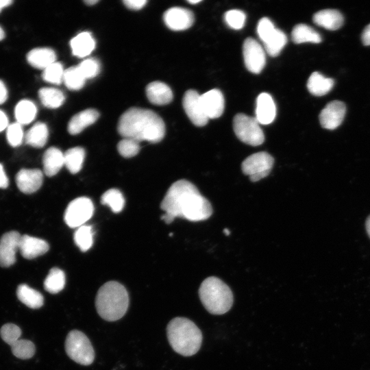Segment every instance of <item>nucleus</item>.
<instances>
[{
  "label": "nucleus",
  "instance_id": "obj_1",
  "mask_svg": "<svg viewBox=\"0 0 370 370\" xmlns=\"http://www.w3.org/2000/svg\"><path fill=\"white\" fill-rule=\"evenodd\" d=\"M160 206L165 212L162 219L168 224L177 217L190 221H204L212 213L209 201L186 180H177L170 186Z\"/></svg>",
  "mask_w": 370,
  "mask_h": 370
},
{
  "label": "nucleus",
  "instance_id": "obj_2",
  "mask_svg": "<svg viewBox=\"0 0 370 370\" xmlns=\"http://www.w3.org/2000/svg\"><path fill=\"white\" fill-rule=\"evenodd\" d=\"M118 132L124 138L155 143L164 138L165 125L161 117L154 112L131 108L120 117Z\"/></svg>",
  "mask_w": 370,
  "mask_h": 370
},
{
  "label": "nucleus",
  "instance_id": "obj_3",
  "mask_svg": "<svg viewBox=\"0 0 370 370\" xmlns=\"http://www.w3.org/2000/svg\"><path fill=\"white\" fill-rule=\"evenodd\" d=\"M129 306L126 288L118 282L110 281L99 289L95 306L99 316L108 321H114L124 316Z\"/></svg>",
  "mask_w": 370,
  "mask_h": 370
},
{
  "label": "nucleus",
  "instance_id": "obj_4",
  "mask_svg": "<svg viewBox=\"0 0 370 370\" xmlns=\"http://www.w3.org/2000/svg\"><path fill=\"white\" fill-rule=\"evenodd\" d=\"M166 333L171 347L182 356H193L201 347V332L192 321L187 318L173 319L167 325Z\"/></svg>",
  "mask_w": 370,
  "mask_h": 370
},
{
  "label": "nucleus",
  "instance_id": "obj_5",
  "mask_svg": "<svg viewBox=\"0 0 370 370\" xmlns=\"http://www.w3.org/2000/svg\"><path fill=\"white\" fill-rule=\"evenodd\" d=\"M199 295L206 309L213 314L227 312L233 304L231 289L217 277L205 279L199 287Z\"/></svg>",
  "mask_w": 370,
  "mask_h": 370
},
{
  "label": "nucleus",
  "instance_id": "obj_6",
  "mask_svg": "<svg viewBox=\"0 0 370 370\" xmlns=\"http://www.w3.org/2000/svg\"><path fill=\"white\" fill-rule=\"evenodd\" d=\"M65 350L69 357L82 365L92 364L94 349L88 338L81 331H71L65 341Z\"/></svg>",
  "mask_w": 370,
  "mask_h": 370
},
{
  "label": "nucleus",
  "instance_id": "obj_7",
  "mask_svg": "<svg viewBox=\"0 0 370 370\" xmlns=\"http://www.w3.org/2000/svg\"><path fill=\"white\" fill-rule=\"evenodd\" d=\"M233 128L237 138L247 145L258 146L264 140V133L256 117L237 114L234 118Z\"/></svg>",
  "mask_w": 370,
  "mask_h": 370
},
{
  "label": "nucleus",
  "instance_id": "obj_8",
  "mask_svg": "<svg viewBox=\"0 0 370 370\" xmlns=\"http://www.w3.org/2000/svg\"><path fill=\"white\" fill-rule=\"evenodd\" d=\"M273 158L265 151L253 153L242 162L244 174L249 175L251 182H257L267 177L273 166Z\"/></svg>",
  "mask_w": 370,
  "mask_h": 370
},
{
  "label": "nucleus",
  "instance_id": "obj_9",
  "mask_svg": "<svg viewBox=\"0 0 370 370\" xmlns=\"http://www.w3.org/2000/svg\"><path fill=\"white\" fill-rule=\"evenodd\" d=\"M94 206L92 201L84 197L73 200L68 205L65 213L64 221L70 227H79L92 216Z\"/></svg>",
  "mask_w": 370,
  "mask_h": 370
},
{
  "label": "nucleus",
  "instance_id": "obj_10",
  "mask_svg": "<svg viewBox=\"0 0 370 370\" xmlns=\"http://www.w3.org/2000/svg\"><path fill=\"white\" fill-rule=\"evenodd\" d=\"M244 62L248 71L259 73L266 62L265 51L262 46L253 38H247L243 47Z\"/></svg>",
  "mask_w": 370,
  "mask_h": 370
},
{
  "label": "nucleus",
  "instance_id": "obj_11",
  "mask_svg": "<svg viewBox=\"0 0 370 370\" xmlns=\"http://www.w3.org/2000/svg\"><path fill=\"white\" fill-rule=\"evenodd\" d=\"M182 103L186 114L194 125L204 126L207 124L209 119L204 110L201 95L196 90H187Z\"/></svg>",
  "mask_w": 370,
  "mask_h": 370
},
{
  "label": "nucleus",
  "instance_id": "obj_12",
  "mask_svg": "<svg viewBox=\"0 0 370 370\" xmlns=\"http://www.w3.org/2000/svg\"><path fill=\"white\" fill-rule=\"evenodd\" d=\"M21 236L16 231L4 234L0 239V266L8 267L16 261Z\"/></svg>",
  "mask_w": 370,
  "mask_h": 370
},
{
  "label": "nucleus",
  "instance_id": "obj_13",
  "mask_svg": "<svg viewBox=\"0 0 370 370\" xmlns=\"http://www.w3.org/2000/svg\"><path fill=\"white\" fill-rule=\"evenodd\" d=\"M346 112V106L341 101H332L328 103L319 114L321 125L328 130H334L343 121Z\"/></svg>",
  "mask_w": 370,
  "mask_h": 370
},
{
  "label": "nucleus",
  "instance_id": "obj_14",
  "mask_svg": "<svg viewBox=\"0 0 370 370\" xmlns=\"http://www.w3.org/2000/svg\"><path fill=\"white\" fill-rule=\"evenodd\" d=\"M163 20L169 29L181 31L191 27L194 23V15L188 9L174 7L164 12Z\"/></svg>",
  "mask_w": 370,
  "mask_h": 370
},
{
  "label": "nucleus",
  "instance_id": "obj_15",
  "mask_svg": "<svg viewBox=\"0 0 370 370\" xmlns=\"http://www.w3.org/2000/svg\"><path fill=\"white\" fill-rule=\"evenodd\" d=\"M42 180V173L38 169H23L16 175V183L18 189L26 194L37 191L40 188Z\"/></svg>",
  "mask_w": 370,
  "mask_h": 370
},
{
  "label": "nucleus",
  "instance_id": "obj_16",
  "mask_svg": "<svg viewBox=\"0 0 370 370\" xmlns=\"http://www.w3.org/2000/svg\"><path fill=\"white\" fill-rule=\"evenodd\" d=\"M204 110L208 119H216L221 116L225 102L222 92L218 89H212L201 95Z\"/></svg>",
  "mask_w": 370,
  "mask_h": 370
},
{
  "label": "nucleus",
  "instance_id": "obj_17",
  "mask_svg": "<svg viewBox=\"0 0 370 370\" xmlns=\"http://www.w3.org/2000/svg\"><path fill=\"white\" fill-rule=\"evenodd\" d=\"M276 115V107L271 96L267 93L260 94L256 100V119L260 124L271 123Z\"/></svg>",
  "mask_w": 370,
  "mask_h": 370
},
{
  "label": "nucleus",
  "instance_id": "obj_18",
  "mask_svg": "<svg viewBox=\"0 0 370 370\" xmlns=\"http://www.w3.org/2000/svg\"><path fill=\"white\" fill-rule=\"evenodd\" d=\"M48 243L40 238L28 235L21 236L19 250L21 255L27 259H32L43 255L49 250Z\"/></svg>",
  "mask_w": 370,
  "mask_h": 370
},
{
  "label": "nucleus",
  "instance_id": "obj_19",
  "mask_svg": "<svg viewBox=\"0 0 370 370\" xmlns=\"http://www.w3.org/2000/svg\"><path fill=\"white\" fill-rule=\"evenodd\" d=\"M26 60L32 66L44 70L50 64L56 62V56L54 51L51 48L36 47L27 53Z\"/></svg>",
  "mask_w": 370,
  "mask_h": 370
},
{
  "label": "nucleus",
  "instance_id": "obj_20",
  "mask_svg": "<svg viewBox=\"0 0 370 370\" xmlns=\"http://www.w3.org/2000/svg\"><path fill=\"white\" fill-rule=\"evenodd\" d=\"M146 95L155 105H165L173 99V92L168 85L162 82H153L146 88Z\"/></svg>",
  "mask_w": 370,
  "mask_h": 370
},
{
  "label": "nucleus",
  "instance_id": "obj_21",
  "mask_svg": "<svg viewBox=\"0 0 370 370\" xmlns=\"http://www.w3.org/2000/svg\"><path fill=\"white\" fill-rule=\"evenodd\" d=\"M312 19L315 24L329 30H336L343 23V16L341 13L332 9L322 10L316 12Z\"/></svg>",
  "mask_w": 370,
  "mask_h": 370
},
{
  "label": "nucleus",
  "instance_id": "obj_22",
  "mask_svg": "<svg viewBox=\"0 0 370 370\" xmlns=\"http://www.w3.org/2000/svg\"><path fill=\"white\" fill-rule=\"evenodd\" d=\"M99 116V112L95 109H86L76 114L68 124V132L73 135L80 133L84 128L94 123Z\"/></svg>",
  "mask_w": 370,
  "mask_h": 370
},
{
  "label": "nucleus",
  "instance_id": "obj_23",
  "mask_svg": "<svg viewBox=\"0 0 370 370\" xmlns=\"http://www.w3.org/2000/svg\"><path fill=\"white\" fill-rule=\"evenodd\" d=\"M42 162L45 173L49 177L53 176L64 165V153L58 148L49 147L44 153Z\"/></svg>",
  "mask_w": 370,
  "mask_h": 370
},
{
  "label": "nucleus",
  "instance_id": "obj_24",
  "mask_svg": "<svg viewBox=\"0 0 370 370\" xmlns=\"http://www.w3.org/2000/svg\"><path fill=\"white\" fill-rule=\"evenodd\" d=\"M72 53L78 58L88 56L95 47V40L92 34L83 32L77 34L71 40Z\"/></svg>",
  "mask_w": 370,
  "mask_h": 370
},
{
  "label": "nucleus",
  "instance_id": "obj_25",
  "mask_svg": "<svg viewBox=\"0 0 370 370\" xmlns=\"http://www.w3.org/2000/svg\"><path fill=\"white\" fill-rule=\"evenodd\" d=\"M36 114V106L29 99H21L15 106L14 116L16 122L22 126L31 123L35 119Z\"/></svg>",
  "mask_w": 370,
  "mask_h": 370
},
{
  "label": "nucleus",
  "instance_id": "obj_26",
  "mask_svg": "<svg viewBox=\"0 0 370 370\" xmlns=\"http://www.w3.org/2000/svg\"><path fill=\"white\" fill-rule=\"evenodd\" d=\"M334 80L325 77L319 72L312 73L307 82V88L309 92L315 96H323L329 92L333 86Z\"/></svg>",
  "mask_w": 370,
  "mask_h": 370
},
{
  "label": "nucleus",
  "instance_id": "obj_27",
  "mask_svg": "<svg viewBox=\"0 0 370 370\" xmlns=\"http://www.w3.org/2000/svg\"><path fill=\"white\" fill-rule=\"evenodd\" d=\"M49 130L42 122L34 124L25 135L26 144L36 148L44 147L47 141Z\"/></svg>",
  "mask_w": 370,
  "mask_h": 370
},
{
  "label": "nucleus",
  "instance_id": "obj_28",
  "mask_svg": "<svg viewBox=\"0 0 370 370\" xmlns=\"http://www.w3.org/2000/svg\"><path fill=\"white\" fill-rule=\"evenodd\" d=\"M18 299L30 308H40L44 303L42 295L27 284H20L16 290Z\"/></svg>",
  "mask_w": 370,
  "mask_h": 370
},
{
  "label": "nucleus",
  "instance_id": "obj_29",
  "mask_svg": "<svg viewBox=\"0 0 370 370\" xmlns=\"http://www.w3.org/2000/svg\"><path fill=\"white\" fill-rule=\"evenodd\" d=\"M292 40L296 44L304 42L319 43L321 36L311 27L306 24L295 25L291 33Z\"/></svg>",
  "mask_w": 370,
  "mask_h": 370
},
{
  "label": "nucleus",
  "instance_id": "obj_30",
  "mask_svg": "<svg viewBox=\"0 0 370 370\" xmlns=\"http://www.w3.org/2000/svg\"><path fill=\"white\" fill-rule=\"evenodd\" d=\"M38 97L42 105L48 108H57L64 103L65 97L58 88L44 87L39 90Z\"/></svg>",
  "mask_w": 370,
  "mask_h": 370
},
{
  "label": "nucleus",
  "instance_id": "obj_31",
  "mask_svg": "<svg viewBox=\"0 0 370 370\" xmlns=\"http://www.w3.org/2000/svg\"><path fill=\"white\" fill-rule=\"evenodd\" d=\"M84 158L85 151L82 147L71 148L64 153V165L71 173L75 174L81 170Z\"/></svg>",
  "mask_w": 370,
  "mask_h": 370
},
{
  "label": "nucleus",
  "instance_id": "obj_32",
  "mask_svg": "<svg viewBox=\"0 0 370 370\" xmlns=\"http://www.w3.org/2000/svg\"><path fill=\"white\" fill-rule=\"evenodd\" d=\"M65 281L64 271L58 268H52L45 280L44 288L47 292L56 294L64 288Z\"/></svg>",
  "mask_w": 370,
  "mask_h": 370
},
{
  "label": "nucleus",
  "instance_id": "obj_33",
  "mask_svg": "<svg viewBox=\"0 0 370 370\" xmlns=\"http://www.w3.org/2000/svg\"><path fill=\"white\" fill-rule=\"evenodd\" d=\"M287 42L286 34L280 29H276L273 34L264 42V47L271 56H277Z\"/></svg>",
  "mask_w": 370,
  "mask_h": 370
},
{
  "label": "nucleus",
  "instance_id": "obj_34",
  "mask_svg": "<svg viewBox=\"0 0 370 370\" xmlns=\"http://www.w3.org/2000/svg\"><path fill=\"white\" fill-rule=\"evenodd\" d=\"M103 204L108 206L112 212H120L125 204L122 193L118 189L111 188L106 191L101 198Z\"/></svg>",
  "mask_w": 370,
  "mask_h": 370
},
{
  "label": "nucleus",
  "instance_id": "obj_35",
  "mask_svg": "<svg viewBox=\"0 0 370 370\" xmlns=\"http://www.w3.org/2000/svg\"><path fill=\"white\" fill-rule=\"evenodd\" d=\"M74 241L82 251H88L93 243L92 227L85 225L79 227L74 234Z\"/></svg>",
  "mask_w": 370,
  "mask_h": 370
},
{
  "label": "nucleus",
  "instance_id": "obj_36",
  "mask_svg": "<svg viewBox=\"0 0 370 370\" xmlns=\"http://www.w3.org/2000/svg\"><path fill=\"white\" fill-rule=\"evenodd\" d=\"M86 79L77 66H71L64 70L63 82L71 90H79L85 84Z\"/></svg>",
  "mask_w": 370,
  "mask_h": 370
},
{
  "label": "nucleus",
  "instance_id": "obj_37",
  "mask_svg": "<svg viewBox=\"0 0 370 370\" xmlns=\"http://www.w3.org/2000/svg\"><path fill=\"white\" fill-rule=\"evenodd\" d=\"M12 354L20 359H29L35 353L34 344L26 339H18L11 346Z\"/></svg>",
  "mask_w": 370,
  "mask_h": 370
},
{
  "label": "nucleus",
  "instance_id": "obj_38",
  "mask_svg": "<svg viewBox=\"0 0 370 370\" xmlns=\"http://www.w3.org/2000/svg\"><path fill=\"white\" fill-rule=\"evenodd\" d=\"M64 73L62 64L55 62L43 70L42 77L47 82L60 84L63 82Z\"/></svg>",
  "mask_w": 370,
  "mask_h": 370
},
{
  "label": "nucleus",
  "instance_id": "obj_39",
  "mask_svg": "<svg viewBox=\"0 0 370 370\" xmlns=\"http://www.w3.org/2000/svg\"><path fill=\"white\" fill-rule=\"evenodd\" d=\"M6 138L9 145L13 147H16L21 145L25 140V134L23 126L15 122L10 123L5 130Z\"/></svg>",
  "mask_w": 370,
  "mask_h": 370
},
{
  "label": "nucleus",
  "instance_id": "obj_40",
  "mask_svg": "<svg viewBox=\"0 0 370 370\" xmlns=\"http://www.w3.org/2000/svg\"><path fill=\"white\" fill-rule=\"evenodd\" d=\"M140 149L138 141L128 138H123L117 145L119 153L125 158H132L136 156L139 152Z\"/></svg>",
  "mask_w": 370,
  "mask_h": 370
},
{
  "label": "nucleus",
  "instance_id": "obj_41",
  "mask_svg": "<svg viewBox=\"0 0 370 370\" xmlns=\"http://www.w3.org/2000/svg\"><path fill=\"white\" fill-rule=\"evenodd\" d=\"M84 78H92L100 71V64L95 58H87L77 66Z\"/></svg>",
  "mask_w": 370,
  "mask_h": 370
},
{
  "label": "nucleus",
  "instance_id": "obj_42",
  "mask_svg": "<svg viewBox=\"0 0 370 370\" xmlns=\"http://www.w3.org/2000/svg\"><path fill=\"white\" fill-rule=\"evenodd\" d=\"M224 19L231 28L240 29L245 25L246 15L241 10H230L225 13Z\"/></svg>",
  "mask_w": 370,
  "mask_h": 370
},
{
  "label": "nucleus",
  "instance_id": "obj_43",
  "mask_svg": "<svg viewBox=\"0 0 370 370\" xmlns=\"http://www.w3.org/2000/svg\"><path fill=\"white\" fill-rule=\"evenodd\" d=\"M21 334V328L13 323H6L0 330L1 338L10 346L20 339Z\"/></svg>",
  "mask_w": 370,
  "mask_h": 370
},
{
  "label": "nucleus",
  "instance_id": "obj_44",
  "mask_svg": "<svg viewBox=\"0 0 370 370\" xmlns=\"http://www.w3.org/2000/svg\"><path fill=\"white\" fill-rule=\"evenodd\" d=\"M275 29L273 23L267 17L262 18L257 26L258 35L263 43L273 34Z\"/></svg>",
  "mask_w": 370,
  "mask_h": 370
},
{
  "label": "nucleus",
  "instance_id": "obj_45",
  "mask_svg": "<svg viewBox=\"0 0 370 370\" xmlns=\"http://www.w3.org/2000/svg\"><path fill=\"white\" fill-rule=\"evenodd\" d=\"M125 5L133 10H138L143 8L147 3L146 0H125L123 1Z\"/></svg>",
  "mask_w": 370,
  "mask_h": 370
},
{
  "label": "nucleus",
  "instance_id": "obj_46",
  "mask_svg": "<svg viewBox=\"0 0 370 370\" xmlns=\"http://www.w3.org/2000/svg\"><path fill=\"white\" fill-rule=\"evenodd\" d=\"M8 90L4 82L0 79V105L3 104L8 99Z\"/></svg>",
  "mask_w": 370,
  "mask_h": 370
},
{
  "label": "nucleus",
  "instance_id": "obj_47",
  "mask_svg": "<svg viewBox=\"0 0 370 370\" xmlns=\"http://www.w3.org/2000/svg\"><path fill=\"white\" fill-rule=\"evenodd\" d=\"M9 123V120L7 114L1 110H0V132L5 131Z\"/></svg>",
  "mask_w": 370,
  "mask_h": 370
},
{
  "label": "nucleus",
  "instance_id": "obj_48",
  "mask_svg": "<svg viewBox=\"0 0 370 370\" xmlns=\"http://www.w3.org/2000/svg\"><path fill=\"white\" fill-rule=\"evenodd\" d=\"M361 39L364 45H370V24L364 29L362 33Z\"/></svg>",
  "mask_w": 370,
  "mask_h": 370
},
{
  "label": "nucleus",
  "instance_id": "obj_49",
  "mask_svg": "<svg viewBox=\"0 0 370 370\" xmlns=\"http://www.w3.org/2000/svg\"><path fill=\"white\" fill-rule=\"evenodd\" d=\"M9 181L3 166L0 164V188H5L8 186Z\"/></svg>",
  "mask_w": 370,
  "mask_h": 370
},
{
  "label": "nucleus",
  "instance_id": "obj_50",
  "mask_svg": "<svg viewBox=\"0 0 370 370\" xmlns=\"http://www.w3.org/2000/svg\"><path fill=\"white\" fill-rule=\"evenodd\" d=\"M13 3L12 0H0V13L2 10Z\"/></svg>",
  "mask_w": 370,
  "mask_h": 370
},
{
  "label": "nucleus",
  "instance_id": "obj_51",
  "mask_svg": "<svg viewBox=\"0 0 370 370\" xmlns=\"http://www.w3.org/2000/svg\"><path fill=\"white\" fill-rule=\"evenodd\" d=\"M366 229L370 237V216L367 218V221H366Z\"/></svg>",
  "mask_w": 370,
  "mask_h": 370
},
{
  "label": "nucleus",
  "instance_id": "obj_52",
  "mask_svg": "<svg viewBox=\"0 0 370 370\" xmlns=\"http://www.w3.org/2000/svg\"><path fill=\"white\" fill-rule=\"evenodd\" d=\"M5 37V32L3 28L0 25V41L3 40Z\"/></svg>",
  "mask_w": 370,
  "mask_h": 370
},
{
  "label": "nucleus",
  "instance_id": "obj_53",
  "mask_svg": "<svg viewBox=\"0 0 370 370\" xmlns=\"http://www.w3.org/2000/svg\"><path fill=\"white\" fill-rule=\"evenodd\" d=\"M98 2L97 0H86L84 1V3H86L88 5H92Z\"/></svg>",
  "mask_w": 370,
  "mask_h": 370
},
{
  "label": "nucleus",
  "instance_id": "obj_54",
  "mask_svg": "<svg viewBox=\"0 0 370 370\" xmlns=\"http://www.w3.org/2000/svg\"><path fill=\"white\" fill-rule=\"evenodd\" d=\"M201 1V0H188V2L191 4H196Z\"/></svg>",
  "mask_w": 370,
  "mask_h": 370
},
{
  "label": "nucleus",
  "instance_id": "obj_55",
  "mask_svg": "<svg viewBox=\"0 0 370 370\" xmlns=\"http://www.w3.org/2000/svg\"><path fill=\"white\" fill-rule=\"evenodd\" d=\"M223 232H224L226 235H227V236L230 234V231H229L228 229H225V230H223Z\"/></svg>",
  "mask_w": 370,
  "mask_h": 370
}]
</instances>
